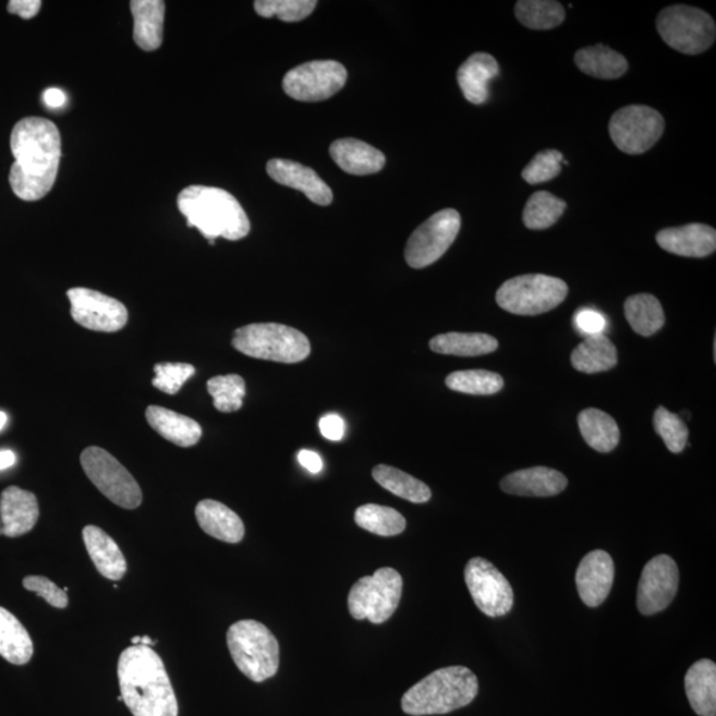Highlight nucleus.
Returning <instances> with one entry per match:
<instances>
[{
	"instance_id": "48",
	"label": "nucleus",
	"mask_w": 716,
	"mask_h": 716,
	"mask_svg": "<svg viewBox=\"0 0 716 716\" xmlns=\"http://www.w3.org/2000/svg\"><path fill=\"white\" fill-rule=\"evenodd\" d=\"M40 9V0H11L8 4L10 14L20 15L23 20H33Z\"/></svg>"
},
{
	"instance_id": "53",
	"label": "nucleus",
	"mask_w": 716,
	"mask_h": 716,
	"mask_svg": "<svg viewBox=\"0 0 716 716\" xmlns=\"http://www.w3.org/2000/svg\"><path fill=\"white\" fill-rule=\"evenodd\" d=\"M8 414L0 412V430H3L4 426L8 425Z\"/></svg>"
},
{
	"instance_id": "31",
	"label": "nucleus",
	"mask_w": 716,
	"mask_h": 716,
	"mask_svg": "<svg viewBox=\"0 0 716 716\" xmlns=\"http://www.w3.org/2000/svg\"><path fill=\"white\" fill-rule=\"evenodd\" d=\"M617 361V349L605 335L585 338L571 356L573 368L586 375L614 369Z\"/></svg>"
},
{
	"instance_id": "33",
	"label": "nucleus",
	"mask_w": 716,
	"mask_h": 716,
	"mask_svg": "<svg viewBox=\"0 0 716 716\" xmlns=\"http://www.w3.org/2000/svg\"><path fill=\"white\" fill-rule=\"evenodd\" d=\"M499 342L486 333H458L438 335L430 340L433 352L446 356L476 357L497 351Z\"/></svg>"
},
{
	"instance_id": "10",
	"label": "nucleus",
	"mask_w": 716,
	"mask_h": 716,
	"mask_svg": "<svg viewBox=\"0 0 716 716\" xmlns=\"http://www.w3.org/2000/svg\"><path fill=\"white\" fill-rule=\"evenodd\" d=\"M80 461L89 481L114 505L134 510L143 503L137 481L110 452L92 446L83 451Z\"/></svg>"
},
{
	"instance_id": "23",
	"label": "nucleus",
	"mask_w": 716,
	"mask_h": 716,
	"mask_svg": "<svg viewBox=\"0 0 716 716\" xmlns=\"http://www.w3.org/2000/svg\"><path fill=\"white\" fill-rule=\"evenodd\" d=\"M329 153L338 167L352 175L376 174L387 162L383 151L354 138L335 141Z\"/></svg>"
},
{
	"instance_id": "4",
	"label": "nucleus",
	"mask_w": 716,
	"mask_h": 716,
	"mask_svg": "<svg viewBox=\"0 0 716 716\" xmlns=\"http://www.w3.org/2000/svg\"><path fill=\"white\" fill-rule=\"evenodd\" d=\"M477 691V678L468 667H444L410 688L401 706L403 713L412 716L444 715L469 706Z\"/></svg>"
},
{
	"instance_id": "3",
	"label": "nucleus",
	"mask_w": 716,
	"mask_h": 716,
	"mask_svg": "<svg viewBox=\"0 0 716 716\" xmlns=\"http://www.w3.org/2000/svg\"><path fill=\"white\" fill-rule=\"evenodd\" d=\"M189 228L199 230L210 244L217 238L239 241L251 230L246 211L234 195L223 189L193 185L183 189L177 199Z\"/></svg>"
},
{
	"instance_id": "29",
	"label": "nucleus",
	"mask_w": 716,
	"mask_h": 716,
	"mask_svg": "<svg viewBox=\"0 0 716 716\" xmlns=\"http://www.w3.org/2000/svg\"><path fill=\"white\" fill-rule=\"evenodd\" d=\"M574 63L585 75L602 80L622 77L629 70L626 57L604 45L581 48Z\"/></svg>"
},
{
	"instance_id": "28",
	"label": "nucleus",
	"mask_w": 716,
	"mask_h": 716,
	"mask_svg": "<svg viewBox=\"0 0 716 716\" xmlns=\"http://www.w3.org/2000/svg\"><path fill=\"white\" fill-rule=\"evenodd\" d=\"M691 707L700 716H716V665L712 659L697 660L684 678Z\"/></svg>"
},
{
	"instance_id": "26",
	"label": "nucleus",
	"mask_w": 716,
	"mask_h": 716,
	"mask_svg": "<svg viewBox=\"0 0 716 716\" xmlns=\"http://www.w3.org/2000/svg\"><path fill=\"white\" fill-rule=\"evenodd\" d=\"M131 11L134 20L133 38L146 52L158 50L163 40L165 11L162 0H133Z\"/></svg>"
},
{
	"instance_id": "20",
	"label": "nucleus",
	"mask_w": 716,
	"mask_h": 716,
	"mask_svg": "<svg viewBox=\"0 0 716 716\" xmlns=\"http://www.w3.org/2000/svg\"><path fill=\"white\" fill-rule=\"evenodd\" d=\"M656 241L667 253L687 258H706L715 253L716 231L712 226L691 223L660 230Z\"/></svg>"
},
{
	"instance_id": "19",
	"label": "nucleus",
	"mask_w": 716,
	"mask_h": 716,
	"mask_svg": "<svg viewBox=\"0 0 716 716\" xmlns=\"http://www.w3.org/2000/svg\"><path fill=\"white\" fill-rule=\"evenodd\" d=\"M39 520V503L33 493L11 486L0 495V535L20 537L33 531Z\"/></svg>"
},
{
	"instance_id": "21",
	"label": "nucleus",
	"mask_w": 716,
	"mask_h": 716,
	"mask_svg": "<svg viewBox=\"0 0 716 716\" xmlns=\"http://www.w3.org/2000/svg\"><path fill=\"white\" fill-rule=\"evenodd\" d=\"M568 486L566 475L549 468H531L515 471L500 482V488L518 497L548 498L559 495Z\"/></svg>"
},
{
	"instance_id": "17",
	"label": "nucleus",
	"mask_w": 716,
	"mask_h": 716,
	"mask_svg": "<svg viewBox=\"0 0 716 716\" xmlns=\"http://www.w3.org/2000/svg\"><path fill=\"white\" fill-rule=\"evenodd\" d=\"M614 581L615 562L605 550H592L581 560L577 572V586L586 607H599L608 598Z\"/></svg>"
},
{
	"instance_id": "6",
	"label": "nucleus",
	"mask_w": 716,
	"mask_h": 716,
	"mask_svg": "<svg viewBox=\"0 0 716 716\" xmlns=\"http://www.w3.org/2000/svg\"><path fill=\"white\" fill-rule=\"evenodd\" d=\"M228 646L238 669L251 681L265 682L277 675L279 642L263 623L254 620L235 622L228 632Z\"/></svg>"
},
{
	"instance_id": "37",
	"label": "nucleus",
	"mask_w": 716,
	"mask_h": 716,
	"mask_svg": "<svg viewBox=\"0 0 716 716\" xmlns=\"http://www.w3.org/2000/svg\"><path fill=\"white\" fill-rule=\"evenodd\" d=\"M354 522L359 527L379 536H396L406 529V520L395 508L365 505L357 508Z\"/></svg>"
},
{
	"instance_id": "35",
	"label": "nucleus",
	"mask_w": 716,
	"mask_h": 716,
	"mask_svg": "<svg viewBox=\"0 0 716 716\" xmlns=\"http://www.w3.org/2000/svg\"><path fill=\"white\" fill-rule=\"evenodd\" d=\"M373 477L379 486L388 489L398 498H402L412 503H426L432 499V489L424 482L415 480L414 476L403 473L396 468L387 464H378L373 469Z\"/></svg>"
},
{
	"instance_id": "51",
	"label": "nucleus",
	"mask_w": 716,
	"mask_h": 716,
	"mask_svg": "<svg viewBox=\"0 0 716 716\" xmlns=\"http://www.w3.org/2000/svg\"><path fill=\"white\" fill-rule=\"evenodd\" d=\"M16 463V456L11 450H0V471L8 470Z\"/></svg>"
},
{
	"instance_id": "43",
	"label": "nucleus",
	"mask_w": 716,
	"mask_h": 716,
	"mask_svg": "<svg viewBox=\"0 0 716 716\" xmlns=\"http://www.w3.org/2000/svg\"><path fill=\"white\" fill-rule=\"evenodd\" d=\"M565 156L559 150H544L537 153L532 161L524 168L522 177L530 185L548 182L556 179L561 171Z\"/></svg>"
},
{
	"instance_id": "44",
	"label": "nucleus",
	"mask_w": 716,
	"mask_h": 716,
	"mask_svg": "<svg viewBox=\"0 0 716 716\" xmlns=\"http://www.w3.org/2000/svg\"><path fill=\"white\" fill-rule=\"evenodd\" d=\"M155 373L153 387L163 393L174 396L179 393L183 384L195 375V368L193 365L183 363H161L155 365Z\"/></svg>"
},
{
	"instance_id": "12",
	"label": "nucleus",
	"mask_w": 716,
	"mask_h": 716,
	"mask_svg": "<svg viewBox=\"0 0 716 716\" xmlns=\"http://www.w3.org/2000/svg\"><path fill=\"white\" fill-rule=\"evenodd\" d=\"M461 214L454 209L440 210L410 235L405 259L410 267L432 266L446 254L461 230Z\"/></svg>"
},
{
	"instance_id": "16",
	"label": "nucleus",
	"mask_w": 716,
	"mask_h": 716,
	"mask_svg": "<svg viewBox=\"0 0 716 716\" xmlns=\"http://www.w3.org/2000/svg\"><path fill=\"white\" fill-rule=\"evenodd\" d=\"M679 585V571L670 556L654 557L642 571L636 607L642 615L652 616L665 610L675 599Z\"/></svg>"
},
{
	"instance_id": "30",
	"label": "nucleus",
	"mask_w": 716,
	"mask_h": 716,
	"mask_svg": "<svg viewBox=\"0 0 716 716\" xmlns=\"http://www.w3.org/2000/svg\"><path fill=\"white\" fill-rule=\"evenodd\" d=\"M0 656L12 665H26L34 656L27 629L8 609L0 607Z\"/></svg>"
},
{
	"instance_id": "8",
	"label": "nucleus",
	"mask_w": 716,
	"mask_h": 716,
	"mask_svg": "<svg viewBox=\"0 0 716 716\" xmlns=\"http://www.w3.org/2000/svg\"><path fill=\"white\" fill-rule=\"evenodd\" d=\"M657 31L667 46L684 54H700L712 48L716 26L712 16L690 5H670L659 12Z\"/></svg>"
},
{
	"instance_id": "49",
	"label": "nucleus",
	"mask_w": 716,
	"mask_h": 716,
	"mask_svg": "<svg viewBox=\"0 0 716 716\" xmlns=\"http://www.w3.org/2000/svg\"><path fill=\"white\" fill-rule=\"evenodd\" d=\"M298 459L300 464L312 474H318L323 470V459L315 451H299Z\"/></svg>"
},
{
	"instance_id": "24",
	"label": "nucleus",
	"mask_w": 716,
	"mask_h": 716,
	"mask_svg": "<svg viewBox=\"0 0 716 716\" xmlns=\"http://www.w3.org/2000/svg\"><path fill=\"white\" fill-rule=\"evenodd\" d=\"M83 538L85 548L101 577L112 581H119L125 577V556L122 555L118 543L107 532L96 525H87L83 530Z\"/></svg>"
},
{
	"instance_id": "11",
	"label": "nucleus",
	"mask_w": 716,
	"mask_h": 716,
	"mask_svg": "<svg viewBox=\"0 0 716 716\" xmlns=\"http://www.w3.org/2000/svg\"><path fill=\"white\" fill-rule=\"evenodd\" d=\"M665 131V119L658 110L647 106H629L611 116L609 134L611 141L630 156L644 155L651 150Z\"/></svg>"
},
{
	"instance_id": "22",
	"label": "nucleus",
	"mask_w": 716,
	"mask_h": 716,
	"mask_svg": "<svg viewBox=\"0 0 716 716\" xmlns=\"http://www.w3.org/2000/svg\"><path fill=\"white\" fill-rule=\"evenodd\" d=\"M500 66L493 54L477 52L459 66L457 78L462 94L474 106H482L488 100V85L498 77Z\"/></svg>"
},
{
	"instance_id": "32",
	"label": "nucleus",
	"mask_w": 716,
	"mask_h": 716,
	"mask_svg": "<svg viewBox=\"0 0 716 716\" xmlns=\"http://www.w3.org/2000/svg\"><path fill=\"white\" fill-rule=\"evenodd\" d=\"M578 422L585 442L598 452L614 451L620 442L617 422L603 410L585 409L579 414Z\"/></svg>"
},
{
	"instance_id": "14",
	"label": "nucleus",
	"mask_w": 716,
	"mask_h": 716,
	"mask_svg": "<svg viewBox=\"0 0 716 716\" xmlns=\"http://www.w3.org/2000/svg\"><path fill=\"white\" fill-rule=\"evenodd\" d=\"M464 580L477 608L488 617H503L513 605V591L503 573L482 557H474L464 569Z\"/></svg>"
},
{
	"instance_id": "41",
	"label": "nucleus",
	"mask_w": 716,
	"mask_h": 716,
	"mask_svg": "<svg viewBox=\"0 0 716 716\" xmlns=\"http://www.w3.org/2000/svg\"><path fill=\"white\" fill-rule=\"evenodd\" d=\"M654 428L660 438L664 439L666 448L672 454H679L687 448L689 440V428L681 415L669 412L664 406H659L654 413Z\"/></svg>"
},
{
	"instance_id": "40",
	"label": "nucleus",
	"mask_w": 716,
	"mask_h": 716,
	"mask_svg": "<svg viewBox=\"0 0 716 716\" xmlns=\"http://www.w3.org/2000/svg\"><path fill=\"white\" fill-rule=\"evenodd\" d=\"M207 391L218 412L234 413L243 406L246 383L238 375L216 376L207 381Z\"/></svg>"
},
{
	"instance_id": "39",
	"label": "nucleus",
	"mask_w": 716,
	"mask_h": 716,
	"mask_svg": "<svg viewBox=\"0 0 716 716\" xmlns=\"http://www.w3.org/2000/svg\"><path fill=\"white\" fill-rule=\"evenodd\" d=\"M446 387L464 395L492 396L503 389L505 379L488 371H459L446 378Z\"/></svg>"
},
{
	"instance_id": "50",
	"label": "nucleus",
	"mask_w": 716,
	"mask_h": 716,
	"mask_svg": "<svg viewBox=\"0 0 716 716\" xmlns=\"http://www.w3.org/2000/svg\"><path fill=\"white\" fill-rule=\"evenodd\" d=\"M43 101H45L48 108L59 109L64 107V104L66 102V95L61 89L50 88L47 89L45 94H43Z\"/></svg>"
},
{
	"instance_id": "46",
	"label": "nucleus",
	"mask_w": 716,
	"mask_h": 716,
	"mask_svg": "<svg viewBox=\"0 0 716 716\" xmlns=\"http://www.w3.org/2000/svg\"><path fill=\"white\" fill-rule=\"evenodd\" d=\"M574 327L585 338L590 336L604 335L607 329V318L595 310L584 308L580 310L573 318Z\"/></svg>"
},
{
	"instance_id": "15",
	"label": "nucleus",
	"mask_w": 716,
	"mask_h": 716,
	"mask_svg": "<svg viewBox=\"0 0 716 716\" xmlns=\"http://www.w3.org/2000/svg\"><path fill=\"white\" fill-rule=\"evenodd\" d=\"M71 302V315L78 326L96 332H119L126 326L128 310L118 299L95 290L71 289L66 292Z\"/></svg>"
},
{
	"instance_id": "27",
	"label": "nucleus",
	"mask_w": 716,
	"mask_h": 716,
	"mask_svg": "<svg viewBox=\"0 0 716 716\" xmlns=\"http://www.w3.org/2000/svg\"><path fill=\"white\" fill-rule=\"evenodd\" d=\"M146 420L153 430L180 448H192L199 442L202 437V427L197 421L175 413L173 410L149 406L146 409Z\"/></svg>"
},
{
	"instance_id": "45",
	"label": "nucleus",
	"mask_w": 716,
	"mask_h": 716,
	"mask_svg": "<svg viewBox=\"0 0 716 716\" xmlns=\"http://www.w3.org/2000/svg\"><path fill=\"white\" fill-rule=\"evenodd\" d=\"M23 586L27 591L46 599L53 608L64 609L69 607V596L63 590L52 583L50 579L43 577H27L23 580Z\"/></svg>"
},
{
	"instance_id": "9",
	"label": "nucleus",
	"mask_w": 716,
	"mask_h": 716,
	"mask_svg": "<svg viewBox=\"0 0 716 716\" xmlns=\"http://www.w3.org/2000/svg\"><path fill=\"white\" fill-rule=\"evenodd\" d=\"M402 578L393 568L377 569L373 577L360 579L352 586L348 608L356 620L372 623L387 622L400 605Z\"/></svg>"
},
{
	"instance_id": "34",
	"label": "nucleus",
	"mask_w": 716,
	"mask_h": 716,
	"mask_svg": "<svg viewBox=\"0 0 716 716\" xmlns=\"http://www.w3.org/2000/svg\"><path fill=\"white\" fill-rule=\"evenodd\" d=\"M627 320L635 333L651 338L665 326V312L656 296L651 293H636L623 304Z\"/></svg>"
},
{
	"instance_id": "47",
	"label": "nucleus",
	"mask_w": 716,
	"mask_h": 716,
	"mask_svg": "<svg viewBox=\"0 0 716 716\" xmlns=\"http://www.w3.org/2000/svg\"><path fill=\"white\" fill-rule=\"evenodd\" d=\"M324 438L339 442L345 436V422L339 414H327L318 422Z\"/></svg>"
},
{
	"instance_id": "36",
	"label": "nucleus",
	"mask_w": 716,
	"mask_h": 716,
	"mask_svg": "<svg viewBox=\"0 0 716 716\" xmlns=\"http://www.w3.org/2000/svg\"><path fill=\"white\" fill-rule=\"evenodd\" d=\"M517 20L524 27L547 31L566 21V10L555 0H520L515 5Z\"/></svg>"
},
{
	"instance_id": "25",
	"label": "nucleus",
	"mask_w": 716,
	"mask_h": 716,
	"mask_svg": "<svg viewBox=\"0 0 716 716\" xmlns=\"http://www.w3.org/2000/svg\"><path fill=\"white\" fill-rule=\"evenodd\" d=\"M195 517L199 527L207 535L220 542L236 544L243 541L244 524L238 513L220 501L206 499L195 508Z\"/></svg>"
},
{
	"instance_id": "38",
	"label": "nucleus",
	"mask_w": 716,
	"mask_h": 716,
	"mask_svg": "<svg viewBox=\"0 0 716 716\" xmlns=\"http://www.w3.org/2000/svg\"><path fill=\"white\" fill-rule=\"evenodd\" d=\"M566 209L565 201L548 192H537L525 204L523 222L530 230H547L553 228Z\"/></svg>"
},
{
	"instance_id": "52",
	"label": "nucleus",
	"mask_w": 716,
	"mask_h": 716,
	"mask_svg": "<svg viewBox=\"0 0 716 716\" xmlns=\"http://www.w3.org/2000/svg\"><path fill=\"white\" fill-rule=\"evenodd\" d=\"M132 644L133 645H144V646H155L157 644V641H153L149 635L133 636Z\"/></svg>"
},
{
	"instance_id": "42",
	"label": "nucleus",
	"mask_w": 716,
	"mask_h": 716,
	"mask_svg": "<svg viewBox=\"0 0 716 716\" xmlns=\"http://www.w3.org/2000/svg\"><path fill=\"white\" fill-rule=\"evenodd\" d=\"M315 0H256V14L263 17H279L283 22H300L316 9Z\"/></svg>"
},
{
	"instance_id": "2",
	"label": "nucleus",
	"mask_w": 716,
	"mask_h": 716,
	"mask_svg": "<svg viewBox=\"0 0 716 716\" xmlns=\"http://www.w3.org/2000/svg\"><path fill=\"white\" fill-rule=\"evenodd\" d=\"M122 702L133 716H179V702L163 660L150 646L133 645L121 653Z\"/></svg>"
},
{
	"instance_id": "18",
	"label": "nucleus",
	"mask_w": 716,
	"mask_h": 716,
	"mask_svg": "<svg viewBox=\"0 0 716 716\" xmlns=\"http://www.w3.org/2000/svg\"><path fill=\"white\" fill-rule=\"evenodd\" d=\"M267 173L275 182L299 190L318 206L332 204V190L318 177L314 169L290 161V159L275 158L267 163Z\"/></svg>"
},
{
	"instance_id": "13",
	"label": "nucleus",
	"mask_w": 716,
	"mask_h": 716,
	"mask_svg": "<svg viewBox=\"0 0 716 716\" xmlns=\"http://www.w3.org/2000/svg\"><path fill=\"white\" fill-rule=\"evenodd\" d=\"M347 80L345 66L339 61L315 60L289 71L283 78V89L298 101L317 102L338 94Z\"/></svg>"
},
{
	"instance_id": "1",
	"label": "nucleus",
	"mask_w": 716,
	"mask_h": 716,
	"mask_svg": "<svg viewBox=\"0 0 716 716\" xmlns=\"http://www.w3.org/2000/svg\"><path fill=\"white\" fill-rule=\"evenodd\" d=\"M11 151L15 158L10 185L17 198L35 202L45 198L57 182L61 136L52 121L27 118L16 122L11 133Z\"/></svg>"
},
{
	"instance_id": "7",
	"label": "nucleus",
	"mask_w": 716,
	"mask_h": 716,
	"mask_svg": "<svg viewBox=\"0 0 716 716\" xmlns=\"http://www.w3.org/2000/svg\"><path fill=\"white\" fill-rule=\"evenodd\" d=\"M568 292L565 280L529 274L505 281L497 292V303L512 315L536 316L559 307Z\"/></svg>"
},
{
	"instance_id": "5",
	"label": "nucleus",
	"mask_w": 716,
	"mask_h": 716,
	"mask_svg": "<svg viewBox=\"0 0 716 716\" xmlns=\"http://www.w3.org/2000/svg\"><path fill=\"white\" fill-rule=\"evenodd\" d=\"M232 347L248 357L283 364L300 363L311 353L307 336L277 323L248 324L238 328Z\"/></svg>"
}]
</instances>
